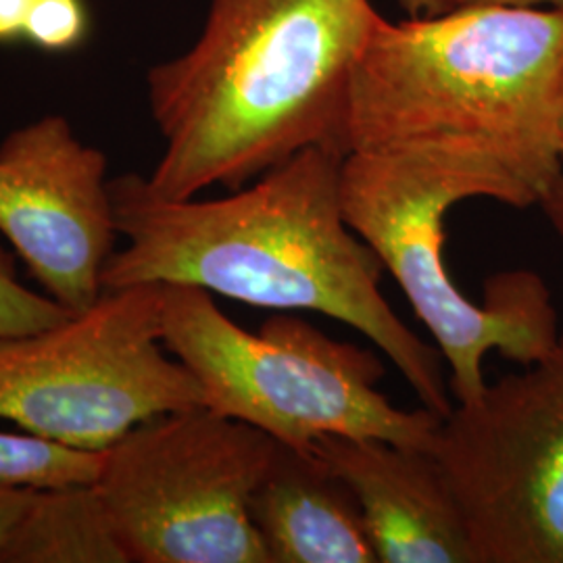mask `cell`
Returning a JSON list of instances; mask_svg holds the SVG:
<instances>
[{"instance_id": "obj_1", "label": "cell", "mask_w": 563, "mask_h": 563, "mask_svg": "<svg viewBox=\"0 0 563 563\" xmlns=\"http://www.w3.org/2000/svg\"><path fill=\"white\" fill-rule=\"evenodd\" d=\"M342 159L311 146L220 199L169 201L142 174L111 178L123 246L102 272V290L186 284L251 307L332 318L374 342L444 420L455 401L443 357L386 301L383 262L342 211Z\"/></svg>"}, {"instance_id": "obj_2", "label": "cell", "mask_w": 563, "mask_h": 563, "mask_svg": "<svg viewBox=\"0 0 563 563\" xmlns=\"http://www.w3.org/2000/svg\"><path fill=\"white\" fill-rule=\"evenodd\" d=\"M380 11L372 0H209L201 32L146 71L162 155L151 192H228L305 148L346 155L349 88Z\"/></svg>"}, {"instance_id": "obj_3", "label": "cell", "mask_w": 563, "mask_h": 563, "mask_svg": "<svg viewBox=\"0 0 563 563\" xmlns=\"http://www.w3.org/2000/svg\"><path fill=\"white\" fill-rule=\"evenodd\" d=\"M563 11L460 4L374 23L355 67L349 153L439 151L501 169L532 205L563 172Z\"/></svg>"}, {"instance_id": "obj_4", "label": "cell", "mask_w": 563, "mask_h": 563, "mask_svg": "<svg viewBox=\"0 0 563 563\" xmlns=\"http://www.w3.org/2000/svg\"><path fill=\"white\" fill-rule=\"evenodd\" d=\"M341 199L351 230L378 255L437 342L455 405L483 395L484 360L493 351L522 365L553 351L562 330L539 274L499 272L476 302L462 295L444 265V218L453 207L470 199L530 207L501 169L439 151L349 153Z\"/></svg>"}, {"instance_id": "obj_5", "label": "cell", "mask_w": 563, "mask_h": 563, "mask_svg": "<svg viewBox=\"0 0 563 563\" xmlns=\"http://www.w3.org/2000/svg\"><path fill=\"white\" fill-rule=\"evenodd\" d=\"M162 342L197 378L202 407L286 446L311 449L322 437L423 451L437 443V413L407 411L378 390L386 367L376 353L336 341L299 316L276 313L251 334L209 290L162 284Z\"/></svg>"}, {"instance_id": "obj_6", "label": "cell", "mask_w": 563, "mask_h": 563, "mask_svg": "<svg viewBox=\"0 0 563 563\" xmlns=\"http://www.w3.org/2000/svg\"><path fill=\"white\" fill-rule=\"evenodd\" d=\"M199 405L197 378L162 342V284L104 290L63 322L0 339V420L57 443L107 451Z\"/></svg>"}, {"instance_id": "obj_7", "label": "cell", "mask_w": 563, "mask_h": 563, "mask_svg": "<svg viewBox=\"0 0 563 563\" xmlns=\"http://www.w3.org/2000/svg\"><path fill=\"white\" fill-rule=\"evenodd\" d=\"M276 449L202 405L123 434L95 488L128 563H269L251 497Z\"/></svg>"}, {"instance_id": "obj_8", "label": "cell", "mask_w": 563, "mask_h": 563, "mask_svg": "<svg viewBox=\"0 0 563 563\" xmlns=\"http://www.w3.org/2000/svg\"><path fill=\"white\" fill-rule=\"evenodd\" d=\"M523 367L455 405L432 449L472 563H563V330Z\"/></svg>"}, {"instance_id": "obj_9", "label": "cell", "mask_w": 563, "mask_h": 563, "mask_svg": "<svg viewBox=\"0 0 563 563\" xmlns=\"http://www.w3.org/2000/svg\"><path fill=\"white\" fill-rule=\"evenodd\" d=\"M107 155L65 115L27 121L0 142V236L42 290L81 313L102 297L120 241Z\"/></svg>"}, {"instance_id": "obj_10", "label": "cell", "mask_w": 563, "mask_h": 563, "mask_svg": "<svg viewBox=\"0 0 563 563\" xmlns=\"http://www.w3.org/2000/svg\"><path fill=\"white\" fill-rule=\"evenodd\" d=\"M313 446L355 493L378 563H472L462 509L432 451L349 437Z\"/></svg>"}, {"instance_id": "obj_11", "label": "cell", "mask_w": 563, "mask_h": 563, "mask_svg": "<svg viewBox=\"0 0 563 563\" xmlns=\"http://www.w3.org/2000/svg\"><path fill=\"white\" fill-rule=\"evenodd\" d=\"M269 563H378L355 493L311 449L278 443L251 497Z\"/></svg>"}, {"instance_id": "obj_12", "label": "cell", "mask_w": 563, "mask_h": 563, "mask_svg": "<svg viewBox=\"0 0 563 563\" xmlns=\"http://www.w3.org/2000/svg\"><path fill=\"white\" fill-rule=\"evenodd\" d=\"M0 563H128L95 484L38 490Z\"/></svg>"}, {"instance_id": "obj_13", "label": "cell", "mask_w": 563, "mask_h": 563, "mask_svg": "<svg viewBox=\"0 0 563 563\" xmlns=\"http://www.w3.org/2000/svg\"><path fill=\"white\" fill-rule=\"evenodd\" d=\"M104 451L57 443L32 432L0 430V488L48 490L95 484Z\"/></svg>"}, {"instance_id": "obj_14", "label": "cell", "mask_w": 563, "mask_h": 563, "mask_svg": "<svg viewBox=\"0 0 563 563\" xmlns=\"http://www.w3.org/2000/svg\"><path fill=\"white\" fill-rule=\"evenodd\" d=\"M92 36L88 0H0V46L69 55Z\"/></svg>"}, {"instance_id": "obj_15", "label": "cell", "mask_w": 563, "mask_h": 563, "mask_svg": "<svg viewBox=\"0 0 563 563\" xmlns=\"http://www.w3.org/2000/svg\"><path fill=\"white\" fill-rule=\"evenodd\" d=\"M74 311L21 284L11 251L0 244V339L20 336L67 320Z\"/></svg>"}, {"instance_id": "obj_16", "label": "cell", "mask_w": 563, "mask_h": 563, "mask_svg": "<svg viewBox=\"0 0 563 563\" xmlns=\"http://www.w3.org/2000/svg\"><path fill=\"white\" fill-rule=\"evenodd\" d=\"M36 493L32 488H0V551L27 514Z\"/></svg>"}, {"instance_id": "obj_17", "label": "cell", "mask_w": 563, "mask_h": 563, "mask_svg": "<svg viewBox=\"0 0 563 563\" xmlns=\"http://www.w3.org/2000/svg\"><path fill=\"white\" fill-rule=\"evenodd\" d=\"M539 207H543L544 216L551 223V228L558 232V236L563 241V172L549 186L543 199L539 201Z\"/></svg>"}, {"instance_id": "obj_18", "label": "cell", "mask_w": 563, "mask_h": 563, "mask_svg": "<svg viewBox=\"0 0 563 563\" xmlns=\"http://www.w3.org/2000/svg\"><path fill=\"white\" fill-rule=\"evenodd\" d=\"M409 18H430L453 11L460 0H395Z\"/></svg>"}, {"instance_id": "obj_19", "label": "cell", "mask_w": 563, "mask_h": 563, "mask_svg": "<svg viewBox=\"0 0 563 563\" xmlns=\"http://www.w3.org/2000/svg\"><path fill=\"white\" fill-rule=\"evenodd\" d=\"M516 4V7H549V9H562L563 0H460V4Z\"/></svg>"}, {"instance_id": "obj_20", "label": "cell", "mask_w": 563, "mask_h": 563, "mask_svg": "<svg viewBox=\"0 0 563 563\" xmlns=\"http://www.w3.org/2000/svg\"><path fill=\"white\" fill-rule=\"evenodd\" d=\"M560 155H562V162H563V102H562V115H560Z\"/></svg>"}]
</instances>
